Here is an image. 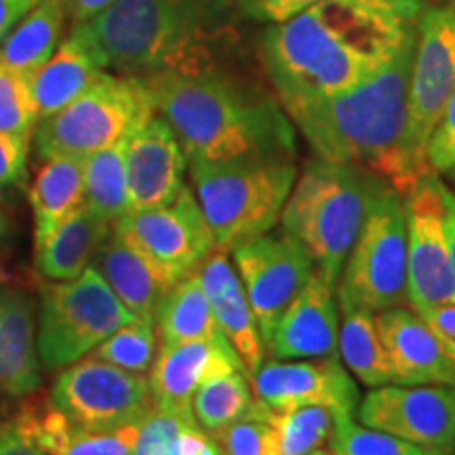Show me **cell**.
<instances>
[{
  "instance_id": "36",
  "label": "cell",
  "mask_w": 455,
  "mask_h": 455,
  "mask_svg": "<svg viewBox=\"0 0 455 455\" xmlns=\"http://www.w3.org/2000/svg\"><path fill=\"white\" fill-rule=\"evenodd\" d=\"M140 436V422L112 430L76 428L57 455H133Z\"/></svg>"
},
{
  "instance_id": "28",
  "label": "cell",
  "mask_w": 455,
  "mask_h": 455,
  "mask_svg": "<svg viewBox=\"0 0 455 455\" xmlns=\"http://www.w3.org/2000/svg\"><path fill=\"white\" fill-rule=\"evenodd\" d=\"M64 24V0H41L0 44V64L30 78L60 47Z\"/></svg>"
},
{
  "instance_id": "39",
  "label": "cell",
  "mask_w": 455,
  "mask_h": 455,
  "mask_svg": "<svg viewBox=\"0 0 455 455\" xmlns=\"http://www.w3.org/2000/svg\"><path fill=\"white\" fill-rule=\"evenodd\" d=\"M426 163L435 173H445L455 164V91L443 108L426 144Z\"/></svg>"
},
{
  "instance_id": "9",
  "label": "cell",
  "mask_w": 455,
  "mask_h": 455,
  "mask_svg": "<svg viewBox=\"0 0 455 455\" xmlns=\"http://www.w3.org/2000/svg\"><path fill=\"white\" fill-rule=\"evenodd\" d=\"M133 318L91 266L72 281L44 284L36 339L43 367L61 369L81 361Z\"/></svg>"
},
{
  "instance_id": "3",
  "label": "cell",
  "mask_w": 455,
  "mask_h": 455,
  "mask_svg": "<svg viewBox=\"0 0 455 455\" xmlns=\"http://www.w3.org/2000/svg\"><path fill=\"white\" fill-rule=\"evenodd\" d=\"M236 0H114L72 34L100 66L127 76L213 70L235 38Z\"/></svg>"
},
{
  "instance_id": "49",
  "label": "cell",
  "mask_w": 455,
  "mask_h": 455,
  "mask_svg": "<svg viewBox=\"0 0 455 455\" xmlns=\"http://www.w3.org/2000/svg\"><path fill=\"white\" fill-rule=\"evenodd\" d=\"M4 230H7V224H4V220L0 218V241H3V236H4Z\"/></svg>"
},
{
  "instance_id": "37",
  "label": "cell",
  "mask_w": 455,
  "mask_h": 455,
  "mask_svg": "<svg viewBox=\"0 0 455 455\" xmlns=\"http://www.w3.org/2000/svg\"><path fill=\"white\" fill-rule=\"evenodd\" d=\"M221 455H275V441L268 422L249 413L213 436Z\"/></svg>"
},
{
  "instance_id": "27",
  "label": "cell",
  "mask_w": 455,
  "mask_h": 455,
  "mask_svg": "<svg viewBox=\"0 0 455 455\" xmlns=\"http://www.w3.org/2000/svg\"><path fill=\"white\" fill-rule=\"evenodd\" d=\"M155 325L161 346L192 339L228 341L196 272L181 278L163 295L155 312Z\"/></svg>"
},
{
  "instance_id": "24",
  "label": "cell",
  "mask_w": 455,
  "mask_h": 455,
  "mask_svg": "<svg viewBox=\"0 0 455 455\" xmlns=\"http://www.w3.org/2000/svg\"><path fill=\"white\" fill-rule=\"evenodd\" d=\"M106 70L95 60L81 38L70 36L60 43L55 53L41 70L30 76L34 106H36L38 123L64 110L78 95H83Z\"/></svg>"
},
{
  "instance_id": "35",
  "label": "cell",
  "mask_w": 455,
  "mask_h": 455,
  "mask_svg": "<svg viewBox=\"0 0 455 455\" xmlns=\"http://www.w3.org/2000/svg\"><path fill=\"white\" fill-rule=\"evenodd\" d=\"M36 124L30 78L0 64V133L32 140Z\"/></svg>"
},
{
  "instance_id": "4",
  "label": "cell",
  "mask_w": 455,
  "mask_h": 455,
  "mask_svg": "<svg viewBox=\"0 0 455 455\" xmlns=\"http://www.w3.org/2000/svg\"><path fill=\"white\" fill-rule=\"evenodd\" d=\"M415 32L382 70L333 98L289 114L318 158L382 175L401 196L426 171L407 148V100Z\"/></svg>"
},
{
  "instance_id": "7",
  "label": "cell",
  "mask_w": 455,
  "mask_h": 455,
  "mask_svg": "<svg viewBox=\"0 0 455 455\" xmlns=\"http://www.w3.org/2000/svg\"><path fill=\"white\" fill-rule=\"evenodd\" d=\"M155 114V101L144 78L104 72L64 110L36 124L34 144L44 161L87 158L129 138Z\"/></svg>"
},
{
  "instance_id": "46",
  "label": "cell",
  "mask_w": 455,
  "mask_h": 455,
  "mask_svg": "<svg viewBox=\"0 0 455 455\" xmlns=\"http://www.w3.org/2000/svg\"><path fill=\"white\" fill-rule=\"evenodd\" d=\"M112 3L114 0H64V7L66 15H70L74 26H81Z\"/></svg>"
},
{
  "instance_id": "5",
  "label": "cell",
  "mask_w": 455,
  "mask_h": 455,
  "mask_svg": "<svg viewBox=\"0 0 455 455\" xmlns=\"http://www.w3.org/2000/svg\"><path fill=\"white\" fill-rule=\"evenodd\" d=\"M388 184L356 164L312 158L284 203L283 230L304 244L316 270L338 284L369 209Z\"/></svg>"
},
{
  "instance_id": "11",
  "label": "cell",
  "mask_w": 455,
  "mask_h": 455,
  "mask_svg": "<svg viewBox=\"0 0 455 455\" xmlns=\"http://www.w3.org/2000/svg\"><path fill=\"white\" fill-rule=\"evenodd\" d=\"M51 405L76 428L112 430L141 422L155 407L150 379L89 356L72 363L51 390Z\"/></svg>"
},
{
  "instance_id": "53",
  "label": "cell",
  "mask_w": 455,
  "mask_h": 455,
  "mask_svg": "<svg viewBox=\"0 0 455 455\" xmlns=\"http://www.w3.org/2000/svg\"><path fill=\"white\" fill-rule=\"evenodd\" d=\"M451 388H453V396H455V386H451Z\"/></svg>"
},
{
  "instance_id": "38",
  "label": "cell",
  "mask_w": 455,
  "mask_h": 455,
  "mask_svg": "<svg viewBox=\"0 0 455 455\" xmlns=\"http://www.w3.org/2000/svg\"><path fill=\"white\" fill-rule=\"evenodd\" d=\"M188 426L178 415L152 407V411L140 422V436L133 455H178L180 435Z\"/></svg>"
},
{
  "instance_id": "47",
  "label": "cell",
  "mask_w": 455,
  "mask_h": 455,
  "mask_svg": "<svg viewBox=\"0 0 455 455\" xmlns=\"http://www.w3.org/2000/svg\"><path fill=\"white\" fill-rule=\"evenodd\" d=\"M445 228H447V243H449V259H451V272L455 281V192L449 190L447 186H445Z\"/></svg>"
},
{
  "instance_id": "43",
  "label": "cell",
  "mask_w": 455,
  "mask_h": 455,
  "mask_svg": "<svg viewBox=\"0 0 455 455\" xmlns=\"http://www.w3.org/2000/svg\"><path fill=\"white\" fill-rule=\"evenodd\" d=\"M418 315L428 323V327L435 331L436 339L441 341V346L445 348L447 356L451 358V363L455 365V304L426 308V310H419Z\"/></svg>"
},
{
  "instance_id": "44",
  "label": "cell",
  "mask_w": 455,
  "mask_h": 455,
  "mask_svg": "<svg viewBox=\"0 0 455 455\" xmlns=\"http://www.w3.org/2000/svg\"><path fill=\"white\" fill-rule=\"evenodd\" d=\"M178 455H221L218 441L201 426H188L180 435Z\"/></svg>"
},
{
  "instance_id": "12",
  "label": "cell",
  "mask_w": 455,
  "mask_h": 455,
  "mask_svg": "<svg viewBox=\"0 0 455 455\" xmlns=\"http://www.w3.org/2000/svg\"><path fill=\"white\" fill-rule=\"evenodd\" d=\"M455 91V7H424L415 28V53L407 100V148L415 167L430 171L426 144Z\"/></svg>"
},
{
  "instance_id": "30",
  "label": "cell",
  "mask_w": 455,
  "mask_h": 455,
  "mask_svg": "<svg viewBox=\"0 0 455 455\" xmlns=\"http://www.w3.org/2000/svg\"><path fill=\"white\" fill-rule=\"evenodd\" d=\"M124 146L127 138L84 158V207L112 226L129 213Z\"/></svg>"
},
{
  "instance_id": "48",
  "label": "cell",
  "mask_w": 455,
  "mask_h": 455,
  "mask_svg": "<svg viewBox=\"0 0 455 455\" xmlns=\"http://www.w3.org/2000/svg\"><path fill=\"white\" fill-rule=\"evenodd\" d=\"M445 175L449 178V181H451V184L455 186V164H453V167L449 169V171H445Z\"/></svg>"
},
{
  "instance_id": "18",
  "label": "cell",
  "mask_w": 455,
  "mask_h": 455,
  "mask_svg": "<svg viewBox=\"0 0 455 455\" xmlns=\"http://www.w3.org/2000/svg\"><path fill=\"white\" fill-rule=\"evenodd\" d=\"M232 369L247 373L230 341L192 339L161 346L155 365L150 369L155 407L178 415L188 424H198L195 409H192L198 386L212 375L232 371Z\"/></svg>"
},
{
  "instance_id": "20",
  "label": "cell",
  "mask_w": 455,
  "mask_h": 455,
  "mask_svg": "<svg viewBox=\"0 0 455 455\" xmlns=\"http://www.w3.org/2000/svg\"><path fill=\"white\" fill-rule=\"evenodd\" d=\"M395 384L403 386H455V365L445 348L413 308H388L375 315Z\"/></svg>"
},
{
  "instance_id": "41",
  "label": "cell",
  "mask_w": 455,
  "mask_h": 455,
  "mask_svg": "<svg viewBox=\"0 0 455 455\" xmlns=\"http://www.w3.org/2000/svg\"><path fill=\"white\" fill-rule=\"evenodd\" d=\"M321 0H236L238 13L261 24H283Z\"/></svg>"
},
{
  "instance_id": "52",
  "label": "cell",
  "mask_w": 455,
  "mask_h": 455,
  "mask_svg": "<svg viewBox=\"0 0 455 455\" xmlns=\"http://www.w3.org/2000/svg\"><path fill=\"white\" fill-rule=\"evenodd\" d=\"M439 4H449V7H455V0H439Z\"/></svg>"
},
{
  "instance_id": "40",
  "label": "cell",
  "mask_w": 455,
  "mask_h": 455,
  "mask_svg": "<svg viewBox=\"0 0 455 455\" xmlns=\"http://www.w3.org/2000/svg\"><path fill=\"white\" fill-rule=\"evenodd\" d=\"M0 455H49L34 430L30 409L0 426Z\"/></svg>"
},
{
  "instance_id": "31",
  "label": "cell",
  "mask_w": 455,
  "mask_h": 455,
  "mask_svg": "<svg viewBox=\"0 0 455 455\" xmlns=\"http://www.w3.org/2000/svg\"><path fill=\"white\" fill-rule=\"evenodd\" d=\"M249 375L238 369L215 373L198 386L192 409L201 428L215 436L238 419H244L255 405Z\"/></svg>"
},
{
  "instance_id": "26",
  "label": "cell",
  "mask_w": 455,
  "mask_h": 455,
  "mask_svg": "<svg viewBox=\"0 0 455 455\" xmlns=\"http://www.w3.org/2000/svg\"><path fill=\"white\" fill-rule=\"evenodd\" d=\"M30 204L38 247L84 204V158H47L32 184Z\"/></svg>"
},
{
  "instance_id": "33",
  "label": "cell",
  "mask_w": 455,
  "mask_h": 455,
  "mask_svg": "<svg viewBox=\"0 0 455 455\" xmlns=\"http://www.w3.org/2000/svg\"><path fill=\"white\" fill-rule=\"evenodd\" d=\"M331 455H445L398 439L384 430L365 428L352 419V413H333V432L329 436Z\"/></svg>"
},
{
  "instance_id": "23",
  "label": "cell",
  "mask_w": 455,
  "mask_h": 455,
  "mask_svg": "<svg viewBox=\"0 0 455 455\" xmlns=\"http://www.w3.org/2000/svg\"><path fill=\"white\" fill-rule=\"evenodd\" d=\"M91 268L100 272L131 315L155 325L156 306L169 287L141 258L138 249L131 247L116 230L110 232L100 251L95 253Z\"/></svg>"
},
{
  "instance_id": "19",
  "label": "cell",
  "mask_w": 455,
  "mask_h": 455,
  "mask_svg": "<svg viewBox=\"0 0 455 455\" xmlns=\"http://www.w3.org/2000/svg\"><path fill=\"white\" fill-rule=\"evenodd\" d=\"M338 284L316 270L278 321L268 352L276 361L339 358Z\"/></svg>"
},
{
  "instance_id": "17",
  "label": "cell",
  "mask_w": 455,
  "mask_h": 455,
  "mask_svg": "<svg viewBox=\"0 0 455 455\" xmlns=\"http://www.w3.org/2000/svg\"><path fill=\"white\" fill-rule=\"evenodd\" d=\"M186 163L178 135L161 114L141 123L124 146L129 212L173 203L184 188Z\"/></svg>"
},
{
  "instance_id": "16",
  "label": "cell",
  "mask_w": 455,
  "mask_h": 455,
  "mask_svg": "<svg viewBox=\"0 0 455 455\" xmlns=\"http://www.w3.org/2000/svg\"><path fill=\"white\" fill-rule=\"evenodd\" d=\"M255 405L266 411L327 407L333 413H355L361 395L341 358L270 361L251 375Z\"/></svg>"
},
{
  "instance_id": "29",
  "label": "cell",
  "mask_w": 455,
  "mask_h": 455,
  "mask_svg": "<svg viewBox=\"0 0 455 455\" xmlns=\"http://www.w3.org/2000/svg\"><path fill=\"white\" fill-rule=\"evenodd\" d=\"M339 358L344 367L369 388L395 384V369L379 339L373 312L339 306Z\"/></svg>"
},
{
  "instance_id": "10",
  "label": "cell",
  "mask_w": 455,
  "mask_h": 455,
  "mask_svg": "<svg viewBox=\"0 0 455 455\" xmlns=\"http://www.w3.org/2000/svg\"><path fill=\"white\" fill-rule=\"evenodd\" d=\"M114 230L138 249L169 289L195 275L215 249L207 218L195 192L186 186L173 203L123 215Z\"/></svg>"
},
{
  "instance_id": "8",
  "label": "cell",
  "mask_w": 455,
  "mask_h": 455,
  "mask_svg": "<svg viewBox=\"0 0 455 455\" xmlns=\"http://www.w3.org/2000/svg\"><path fill=\"white\" fill-rule=\"evenodd\" d=\"M407 209L390 184L379 192L338 281V304L373 312L407 304Z\"/></svg>"
},
{
  "instance_id": "51",
  "label": "cell",
  "mask_w": 455,
  "mask_h": 455,
  "mask_svg": "<svg viewBox=\"0 0 455 455\" xmlns=\"http://www.w3.org/2000/svg\"><path fill=\"white\" fill-rule=\"evenodd\" d=\"M7 272H4V268H3V266H0V283H4V281H7Z\"/></svg>"
},
{
  "instance_id": "32",
  "label": "cell",
  "mask_w": 455,
  "mask_h": 455,
  "mask_svg": "<svg viewBox=\"0 0 455 455\" xmlns=\"http://www.w3.org/2000/svg\"><path fill=\"white\" fill-rule=\"evenodd\" d=\"M251 413L270 424L275 455H310L323 449L333 432V411L327 407L266 411L253 405Z\"/></svg>"
},
{
  "instance_id": "25",
  "label": "cell",
  "mask_w": 455,
  "mask_h": 455,
  "mask_svg": "<svg viewBox=\"0 0 455 455\" xmlns=\"http://www.w3.org/2000/svg\"><path fill=\"white\" fill-rule=\"evenodd\" d=\"M110 232V221L89 212L83 204L36 247L38 272L51 281H72L81 276Z\"/></svg>"
},
{
  "instance_id": "42",
  "label": "cell",
  "mask_w": 455,
  "mask_h": 455,
  "mask_svg": "<svg viewBox=\"0 0 455 455\" xmlns=\"http://www.w3.org/2000/svg\"><path fill=\"white\" fill-rule=\"evenodd\" d=\"M30 138L0 133V188L24 180Z\"/></svg>"
},
{
  "instance_id": "14",
  "label": "cell",
  "mask_w": 455,
  "mask_h": 455,
  "mask_svg": "<svg viewBox=\"0 0 455 455\" xmlns=\"http://www.w3.org/2000/svg\"><path fill=\"white\" fill-rule=\"evenodd\" d=\"M238 276L258 321L266 350L291 301L316 272L315 259L289 232L261 235L232 249Z\"/></svg>"
},
{
  "instance_id": "22",
  "label": "cell",
  "mask_w": 455,
  "mask_h": 455,
  "mask_svg": "<svg viewBox=\"0 0 455 455\" xmlns=\"http://www.w3.org/2000/svg\"><path fill=\"white\" fill-rule=\"evenodd\" d=\"M41 386V356L34 335V304L20 289H0V390L32 395Z\"/></svg>"
},
{
  "instance_id": "50",
  "label": "cell",
  "mask_w": 455,
  "mask_h": 455,
  "mask_svg": "<svg viewBox=\"0 0 455 455\" xmlns=\"http://www.w3.org/2000/svg\"><path fill=\"white\" fill-rule=\"evenodd\" d=\"M310 455H331V451H329V449H316V451Z\"/></svg>"
},
{
  "instance_id": "2",
  "label": "cell",
  "mask_w": 455,
  "mask_h": 455,
  "mask_svg": "<svg viewBox=\"0 0 455 455\" xmlns=\"http://www.w3.org/2000/svg\"><path fill=\"white\" fill-rule=\"evenodd\" d=\"M156 114L175 131L190 163L289 158L298 133L281 101L220 68L144 78Z\"/></svg>"
},
{
  "instance_id": "6",
  "label": "cell",
  "mask_w": 455,
  "mask_h": 455,
  "mask_svg": "<svg viewBox=\"0 0 455 455\" xmlns=\"http://www.w3.org/2000/svg\"><path fill=\"white\" fill-rule=\"evenodd\" d=\"M298 175L289 158L190 163L192 188L215 236V247L232 251L251 238L268 235L281 221Z\"/></svg>"
},
{
  "instance_id": "1",
  "label": "cell",
  "mask_w": 455,
  "mask_h": 455,
  "mask_svg": "<svg viewBox=\"0 0 455 455\" xmlns=\"http://www.w3.org/2000/svg\"><path fill=\"white\" fill-rule=\"evenodd\" d=\"M424 0H321L270 26L259 55L293 114L344 93L388 64L418 28Z\"/></svg>"
},
{
  "instance_id": "13",
  "label": "cell",
  "mask_w": 455,
  "mask_h": 455,
  "mask_svg": "<svg viewBox=\"0 0 455 455\" xmlns=\"http://www.w3.org/2000/svg\"><path fill=\"white\" fill-rule=\"evenodd\" d=\"M403 198L407 209V304L418 312L453 304L455 281L445 228V184L435 171H426Z\"/></svg>"
},
{
  "instance_id": "34",
  "label": "cell",
  "mask_w": 455,
  "mask_h": 455,
  "mask_svg": "<svg viewBox=\"0 0 455 455\" xmlns=\"http://www.w3.org/2000/svg\"><path fill=\"white\" fill-rule=\"evenodd\" d=\"M152 327H155L152 323L133 318L118 331H114L110 338L101 341L100 346H95L91 356L110 363L114 367L127 369V371H150L156 358V333Z\"/></svg>"
},
{
  "instance_id": "21",
  "label": "cell",
  "mask_w": 455,
  "mask_h": 455,
  "mask_svg": "<svg viewBox=\"0 0 455 455\" xmlns=\"http://www.w3.org/2000/svg\"><path fill=\"white\" fill-rule=\"evenodd\" d=\"M196 275L207 293L213 315L218 318L221 333L241 356L243 365L251 378L264 365L266 346L251 304L244 293L241 276L236 275L228 259V251L215 247L209 258L203 261L201 268L196 270Z\"/></svg>"
},
{
  "instance_id": "45",
  "label": "cell",
  "mask_w": 455,
  "mask_h": 455,
  "mask_svg": "<svg viewBox=\"0 0 455 455\" xmlns=\"http://www.w3.org/2000/svg\"><path fill=\"white\" fill-rule=\"evenodd\" d=\"M41 0H0V44Z\"/></svg>"
},
{
  "instance_id": "15",
  "label": "cell",
  "mask_w": 455,
  "mask_h": 455,
  "mask_svg": "<svg viewBox=\"0 0 455 455\" xmlns=\"http://www.w3.org/2000/svg\"><path fill=\"white\" fill-rule=\"evenodd\" d=\"M363 426L445 455L455 451V396L451 386L386 384L358 403Z\"/></svg>"
}]
</instances>
